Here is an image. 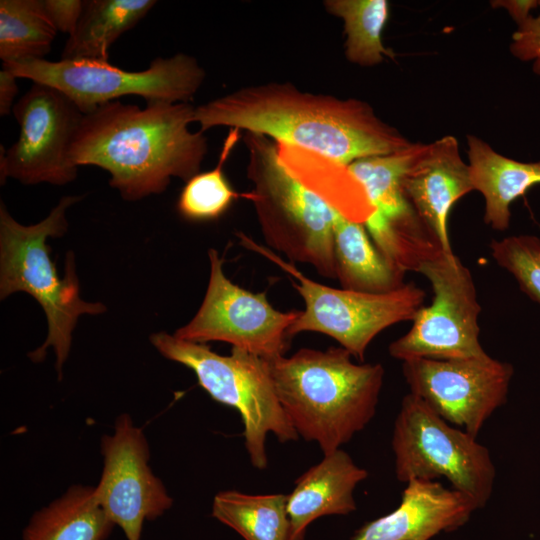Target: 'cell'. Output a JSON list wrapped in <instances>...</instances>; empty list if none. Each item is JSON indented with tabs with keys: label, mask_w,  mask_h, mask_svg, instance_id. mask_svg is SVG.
<instances>
[{
	"label": "cell",
	"mask_w": 540,
	"mask_h": 540,
	"mask_svg": "<svg viewBox=\"0 0 540 540\" xmlns=\"http://www.w3.org/2000/svg\"><path fill=\"white\" fill-rule=\"evenodd\" d=\"M208 256L210 277L203 302L174 336L200 344L229 343L267 360L284 356L292 339L289 330L300 310L274 308L265 293L248 291L228 279L223 258L215 249H210Z\"/></svg>",
	"instance_id": "cell-11"
},
{
	"label": "cell",
	"mask_w": 540,
	"mask_h": 540,
	"mask_svg": "<svg viewBox=\"0 0 540 540\" xmlns=\"http://www.w3.org/2000/svg\"><path fill=\"white\" fill-rule=\"evenodd\" d=\"M495 262L508 271L521 290L540 304V237L514 235L490 243Z\"/></svg>",
	"instance_id": "cell-29"
},
{
	"label": "cell",
	"mask_w": 540,
	"mask_h": 540,
	"mask_svg": "<svg viewBox=\"0 0 540 540\" xmlns=\"http://www.w3.org/2000/svg\"><path fill=\"white\" fill-rule=\"evenodd\" d=\"M115 524L98 504L94 487L73 485L36 511L23 540H106Z\"/></svg>",
	"instance_id": "cell-21"
},
{
	"label": "cell",
	"mask_w": 540,
	"mask_h": 540,
	"mask_svg": "<svg viewBox=\"0 0 540 540\" xmlns=\"http://www.w3.org/2000/svg\"><path fill=\"white\" fill-rule=\"evenodd\" d=\"M404 197L443 249L451 253L448 219L452 206L473 191L468 163L458 140L446 135L420 144L402 178Z\"/></svg>",
	"instance_id": "cell-15"
},
{
	"label": "cell",
	"mask_w": 540,
	"mask_h": 540,
	"mask_svg": "<svg viewBox=\"0 0 540 540\" xmlns=\"http://www.w3.org/2000/svg\"><path fill=\"white\" fill-rule=\"evenodd\" d=\"M421 143L384 155L358 159L349 168L361 182L375 213L390 216L411 207L402 191V178Z\"/></svg>",
	"instance_id": "cell-28"
},
{
	"label": "cell",
	"mask_w": 540,
	"mask_h": 540,
	"mask_svg": "<svg viewBox=\"0 0 540 540\" xmlns=\"http://www.w3.org/2000/svg\"><path fill=\"white\" fill-rule=\"evenodd\" d=\"M2 67L17 78L60 90L84 114L127 95L140 96L147 103H189L206 78L198 60L185 53L155 58L142 71L88 59H26L3 63Z\"/></svg>",
	"instance_id": "cell-7"
},
{
	"label": "cell",
	"mask_w": 540,
	"mask_h": 540,
	"mask_svg": "<svg viewBox=\"0 0 540 540\" xmlns=\"http://www.w3.org/2000/svg\"><path fill=\"white\" fill-rule=\"evenodd\" d=\"M467 145L471 183L485 202L484 222L496 231H505L510 225L512 203L540 184V162L508 158L471 134L467 135Z\"/></svg>",
	"instance_id": "cell-18"
},
{
	"label": "cell",
	"mask_w": 540,
	"mask_h": 540,
	"mask_svg": "<svg viewBox=\"0 0 540 540\" xmlns=\"http://www.w3.org/2000/svg\"><path fill=\"white\" fill-rule=\"evenodd\" d=\"M194 111L190 103L103 104L83 114L69 160L109 172L110 186L125 200L159 194L172 178L187 182L200 172L208 142L189 129Z\"/></svg>",
	"instance_id": "cell-2"
},
{
	"label": "cell",
	"mask_w": 540,
	"mask_h": 540,
	"mask_svg": "<svg viewBox=\"0 0 540 540\" xmlns=\"http://www.w3.org/2000/svg\"><path fill=\"white\" fill-rule=\"evenodd\" d=\"M276 144L286 170L334 212L361 224L375 213L365 188L349 165L312 151Z\"/></svg>",
	"instance_id": "cell-19"
},
{
	"label": "cell",
	"mask_w": 540,
	"mask_h": 540,
	"mask_svg": "<svg viewBox=\"0 0 540 540\" xmlns=\"http://www.w3.org/2000/svg\"><path fill=\"white\" fill-rule=\"evenodd\" d=\"M410 393L448 423L477 437L487 419L505 404L513 366L488 354L453 360L403 361Z\"/></svg>",
	"instance_id": "cell-13"
},
{
	"label": "cell",
	"mask_w": 540,
	"mask_h": 540,
	"mask_svg": "<svg viewBox=\"0 0 540 540\" xmlns=\"http://www.w3.org/2000/svg\"><path fill=\"white\" fill-rule=\"evenodd\" d=\"M100 451L103 471L94 487L95 498L127 540H140L144 522L157 519L173 505L149 465L148 440L123 413L116 418L113 433L101 438Z\"/></svg>",
	"instance_id": "cell-14"
},
{
	"label": "cell",
	"mask_w": 540,
	"mask_h": 540,
	"mask_svg": "<svg viewBox=\"0 0 540 540\" xmlns=\"http://www.w3.org/2000/svg\"><path fill=\"white\" fill-rule=\"evenodd\" d=\"M367 476V470L341 448L324 454L319 463L297 478L287 495L290 540H304L308 525L322 516L355 511L354 490Z\"/></svg>",
	"instance_id": "cell-17"
},
{
	"label": "cell",
	"mask_w": 540,
	"mask_h": 540,
	"mask_svg": "<svg viewBox=\"0 0 540 540\" xmlns=\"http://www.w3.org/2000/svg\"><path fill=\"white\" fill-rule=\"evenodd\" d=\"M476 503L437 481L406 483L399 506L356 531L351 540H430L470 519Z\"/></svg>",
	"instance_id": "cell-16"
},
{
	"label": "cell",
	"mask_w": 540,
	"mask_h": 540,
	"mask_svg": "<svg viewBox=\"0 0 540 540\" xmlns=\"http://www.w3.org/2000/svg\"><path fill=\"white\" fill-rule=\"evenodd\" d=\"M155 0H86L80 20L63 48L64 60L108 61L109 49L155 6Z\"/></svg>",
	"instance_id": "cell-22"
},
{
	"label": "cell",
	"mask_w": 540,
	"mask_h": 540,
	"mask_svg": "<svg viewBox=\"0 0 540 540\" xmlns=\"http://www.w3.org/2000/svg\"><path fill=\"white\" fill-rule=\"evenodd\" d=\"M342 347L301 348L267 360L278 400L298 436L331 453L362 431L376 413L385 371L358 364Z\"/></svg>",
	"instance_id": "cell-3"
},
{
	"label": "cell",
	"mask_w": 540,
	"mask_h": 540,
	"mask_svg": "<svg viewBox=\"0 0 540 540\" xmlns=\"http://www.w3.org/2000/svg\"><path fill=\"white\" fill-rule=\"evenodd\" d=\"M150 341L163 357L191 369L215 401L239 412L245 448L255 468L267 467L268 433L280 442L298 439L278 400L266 359L237 348H232L230 355H220L206 344L166 332L153 334Z\"/></svg>",
	"instance_id": "cell-6"
},
{
	"label": "cell",
	"mask_w": 540,
	"mask_h": 540,
	"mask_svg": "<svg viewBox=\"0 0 540 540\" xmlns=\"http://www.w3.org/2000/svg\"><path fill=\"white\" fill-rule=\"evenodd\" d=\"M56 33L40 0L0 1V58L3 63L44 59Z\"/></svg>",
	"instance_id": "cell-26"
},
{
	"label": "cell",
	"mask_w": 540,
	"mask_h": 540,
	"mask_svg": "<svg viewBox=\"0 0 540 540\" xmlns=\"http://www.w3.org/2000/svg\"><path fill=\"white\" fill-rule=\"evenodd\" d=\"M212 516L245 540H290L287 495H250L236 490L217 493Z\"/></svg>",
	"instance_id": "cell-23"
},
{
	"label": "cell",
	"mask_w": 540,
	"mask_h": 540,
	"mask_svg": "<svg viewBox=\"0 0 540 540\" xmlns=\"http://www.w3.org/2000/svg\"><path fill=\"white\" fill-rule=\"evenodd\" d=\"M391 444L400 482L445 477L479 509L489 501L496 468L488 448L411 393L402 400Z\"/></svg>",
	"instance_id": "cell-8"
},
{
	"label": "cell",
	"mask_w": 540,
	"mask_h": 540,
	"mask_svg": "<svg viewBox=\"0 0 540 540\" xmlns=\"http://www.w3.org/2000/svg\"><path fill=\"white\" fill-rule=\"evenodd\" d=\"M42 8L57 31L75 30L84 7L83 0H40Z\"/></svg>",
	"instance_id": "cell-31"
},
{
	"label": "cell",
	"mask_w": 540,
	"mask_h": 540,
	"mask_svg": "<svg viewBox=\"0 0 540 540\" xmlns=\"http://www.w3.org/2000/svg\"><path fill=\"white\" fill-rule=\"evenodd\" d=\"M81 196H65L50 214L37 224L24 226L0 206V295L23 291L42 306L48 321V335L43 345L29 354L33 361L45 357L48 347L56 354L59 377L71 347L72 331L82 314L105 311L101 303H90L79 296L74 256L67 254L65 275L61 279L50 258L49 237H60L68 228L67 209Z\"/></svg>",
	"instance_id": "cell-4"
},
{
	"label": "cell",
	"mask_w": 540,
	"mask_h": 540,
	"mask_svg": "<svg viewBox=\"0 0 540 540\" xmlns=\"http://www.w3.org/2000/svg\"><path fill=\"white\" fill-rule=\"evenodd\" d=\"M333 231L336 280L341 288L381 294L405 284V273L381 254L364 224L335 212Z\"/></svg>",
	"instance_id": "cell-20"
},
{
	"label": "cell",
	"mask_w": 540,
	"mask_h": 540,
	"mask_svg": "<svg viewBox=\"0 0 540 540\" xmlns=\"http://www.w3.org/2000/svg\"><path fill=\"white\" fill-rule=\"evenodd\" d=\"M416 272L429 281L433 301L417 311L410 330L389 345V354L402 362L487 355L479 339L481 306L469 268L454 252H442L422 263Z\"/></svg>",
	"instance_id": "cell-10"
},
{
	"label": "cell",
	"mask_w": 540,
	"mask_h": 540,
	"mask_svg": "<svg viewBox=\"0 0 540 540\" xmlns=\"http://www.w3.org/2000/svg\"><path fill=\"white\" fill-rule=\"evenodd\" d=\"M17 77L6 68L0 70V115H9L14 107V99L18 94Z\"/></svg>",
	"instance_id": "cell-32"
},
{
	"label": "cell",
	"mask_w": 540,
	"mask_h": 540,
	"mask_svg": "<svg viewBox=\"0 0 540 540\" xmlns=\"http://www.w3.org/2000/svg\"><path fill=\"white\" fill-rule=\"evenodd\" d=\"M364 225L381 254L404 273L416 272L422 263L446 252L412 207L391 216L374 213Z\"/></svg>",
	"instance_id": "cell-25"
},
{
	"label": "cell",
	"mask_w": 540,
	"mask_h": 540,
	"mask_svg": "<svg viewBox=\"0 0 540 540\" xmlns=\"http://www.w3.org/2000/svg\"><path fill=\"white\" fill-rule=\"evenodd\" d=\"M241 131L229 130L216 166L191 177L183 187L177 202L180 215L190 221H209L221 217L239 197L224 172V164L240 140Z\"/></svg>",
	"instance_id": "cell-27"
},
{
	"label": "cell",
	"mask_w": 540,
	"mask_h": 540,
	"mask_svg": "<svg viewBox=\"0 0 540 540\" xmlns=\"http://www.w3.org/2000/svg\"><path fill=\"white\" fill-rule=\"evenodd\" d=\"M493 7H502L507 10L516 24L524 21L530 16L532 11L538 8V1L536 0H508V1H492Z\"/></svg>",
	"instance_id": "cell-33"
},
{
	"label": "cell",
	"mask_w": 540,
	"mask_h": 540,
	"mask_svg": "<svg viewBox=\"0 0 540 540\" xmlns=\"http://www.w3.org/2000/svg\"><path fill=\"white\" fill-rule=\"evenodd\" d=\"M238 236L243 246L262 254L296 280L292 284L305 308L289 330L291 338L302 332L321 333L363 361L369 344L380 332L396 323L412 321L424 306L425 291L413 282L381 294L330 287L308 278L292 263L245 234Z\"/></svg>",
	"instance_id": "cell-9"
},
{
	"label": "cell",
	"mask_w": 540,
	"mask_h": 540,
	"mask_svg": "<svg viewBox=\"0 0 540 540\" xmlns=\"http://www.w3.org/2000/svg\"><path fill=\"white\" fill-rule=\"evenodd\" d=\"M200 131L235 128L312 151L344 164L412 144L355 98L302 91L289 82L244 86L195 107Z\"/></svg>",
	"instance_id": "cell-1"
},
{
	"label": "cell",
	"mask_w": 540,
	"mask_h": 540,
	"mask_svg": "<svg viewBox=\"0 0 540 540\" xmlns=\"http://www.w3.org/2000/svg\"><path fill=\"white\" fill-rule=\"evenodd\" d=\"M12 113L19 136L6 151L1 147V183L8 177L33 185H65L77 177L69 149L83 112L60 90L33 83Z\"/></svg>",
	"instance_id": "cell-12"
},
{
	"label": "cell",
	"mask_w": 540,
	"mask_h": 540,
	"mask_svg": "<svg viewBox=\"0 0 540 540\" xmlns=\"http://www.w3.org/2000/svg\"><path fill=\"white\" fill-rule=\"evenodd\" d=\"M510 53L522 62H531L532 71L540 76V0L538 12L517 24L511 36Z\"/></svg>",
	"instance_id": "cell-30"
},
{
	"label": "cell",
	"mask_w": 540,
	"mask_h": 540,
	"mask_svg": "<svg viewBox=\"0 0 540 540\" xmlns=\"http://www.w3.org/2000/svg\"><path fill=\"white\" fill-rule=\"evenodd\" d=\"M327 13L344 24L345 56L353 64L372 67L394 59L383 43V31L390 16L387 0H325Z\"/></svg>",
	"instance_id": "cell-24"
},
{
	"label": "cell",
	"mask_w": 540,
	"mask_h": 540,
	"mask_svg": "<svg viewBox=\"0 0 540 540\" xmlns=\"http://www.w3.org/2000/svg\"><path fill=\"white\" fill-rule=\"evenodd\" d=\"M248 151L247 193L263 238L290 261L310 265L321 276L336 279L333 222L335 212L304 188L284 167L277 144L245 133Z\"/></svg>",
	"instance_id": "cell-5"
}]
</instances>
